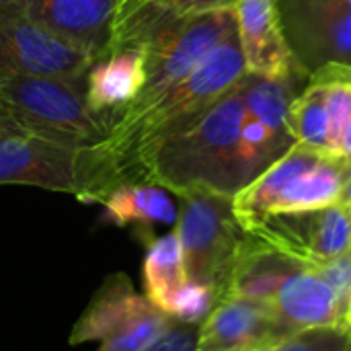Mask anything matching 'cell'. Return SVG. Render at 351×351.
I'll return each mask as SVG.
<instances>
[{
    "mask_svg": "<svg viewBox=\"0 0 351 351\" xmlns=\"http://www.w3.org/2000/svg\"><path fill=\"white\" fill-rule=\"evenodd\" d=\"M245 74L247 66L234 31L189 76L146 109L132 115H113L107 136L90 146L105 197L123 183L144 181V165L152 152L169 138L189 130Z\"/></svg>",
    "mask_w": 351,
    "mask_h": 351,
    "instance_id": "1",
    "label": "cell"
},
{
    "mask_svg": "<svg viewBox=\"0 0 351 351\" xmlns=\"http://www.w3.org/2000/svg\"><path fill=\"white\" fill-rule=\"evenodd\" d=\"M245 76L189 130L169 138L152 152L144 165V181H152L173 195L195 189L230 197L239 193L237 154L245 117Z\"/></svg>",
    "mask_w": 351,
    "mask_h": 351,
    "instance_id": "2",
    "label": "cell"
},
{
    "mask_svg": "<svg viewBox=\"0 0 351 351\" xmlns=\"http://www.w3.org/2000/svg\"><path fill=\"white\" fill-rule=\"evenodd\" d=\"M348 160L296 144L232 197L239 222L249 230L269 214L304 212L339 199Z\"/></svg>",
    "mask_w": 351,
    "mask_h": 351,
    "instance_id": "3",
    "label": "cell"
},
{
    "mask_svg": "<svg viewBox=\"0 0 351 351\" xmlns=\"http://www.w3.org/2000/svg\"><path fill=\"white\" fill-rule=\"evenodd\" d=\"M84 80L0 72V105L25 132L95 146L107 136V121L88 107Z\"/></svg>",
    "mask_w": 351,
    "mask_h": 351,
    "instance_id": "4",
    "label": "cell"
},
{
    "mask_svg": "<svg viewBox=\"0 0 351 351\" xmlns=\"http://www.w3.org/2000/svg\"><path fill=\"white\" fill-rule=\"evenodd\" d=\"M177 197L181 206L175 232L187 278L208 288L220 302L228 294L237 257L251 232L239 222L230 195L195 189Z\"/></svg>",
    "mask_w": 351,
    "mask_h": 351,
    "instance_id": "5",
    "label": "cell"
},
{
    "mask_svg": "<svg viewBox=\"0 0 351 351\" xmlns=\"http://www.w3.org/2000/svg\"><path fill=\"white\" fill-rule=\"evenodd\" d=\"M0 185H29L103 202V183L90 146H72L31 132L0 138Z\"/></svg>",
    "mask_w": 351,
    "mask_h": 351,
    "instance_id": "6",
    "label": "cell"
},
{
    "mask_svg": "<svg viewBox=\"0 0 351 351\" xmlns=\"http://www.w3.org/2000/svg\"><path fill=\"white\" fill-rule=\"evenodd\" d=\"M175 323L140 294L132 280L115 271L107 276L72 327L70 343H99L97 351H144Z\"/></svg>",
    "mask_w": 351,
    "mask_h": 351,
    "instance_id": "7",
    "label": "cell"
},
{
    "mask_svg": "<svg viewBox=\"0 0 351 351\" xmlns=\"http://www.w3.org/2000/svg\"><path fill=\"white\" fill-rule=\"evenodd\" d=\"M308 80L311 76L304 72L284 78H269L247 72L245 117L237 154L239 191L298 144L288 132L286 113L292 99L304 90Z\"/></svg>",
    "mask_w": 351,
    "mask_h": 351,
    "instance_id": "8",
    "label": "cell"
},
{
    "mask_svg": "<svg viewBox=\"0 0 351 351\" xmlns=\"http://www.w3.org/2000/svg\"><path fill=\"white\" fill-rule=\"evenodd\" d=\"M286 41L313 76L325 66H351V0H278Z\"/></svg>",
    "mask_w": 351,
    "mask_h": 351,
    "instance_id": "9",
    "label": "cell"
},
{
    "mask_svg": "<svg viewBox=\"0 0 351 351\" xmlns=\"http://www.w3.org/2000/svg\"><path fill=\"white\" fill-rule=\"evenodd\" d=\"M93 58L0 0V72L84 80Z\"/></svg>",
    "mask_w": 351,
    "mask_h": 351,
    "instance_id": "10",
    "label": "cell"
},
{
    "mask_svg": "<svg viewBox=\"0 0 351 351\" xmlns=\"http://www.w3.org/2000/svg\"><path fill=\"white\" fill-rule=\"evenodd\" d=\"M249 232L308 267H317L351 247V214L339 204L269 214L255 222Z\"/></svg>",
    "mask_w": 351,
    "mask_h": 351,
    "instance_id": "11",
    "label": "cell"
},
{
    "mask_svg": "<svg viewBox=\"0 0 351 351\" xmlns=\"http://www.w3.org/2000/svg\"><path fill=\"white\" fill-rule=\"evenodd\" d=\"M97 62L115 39L121 0H4Z\"/></svg>",
    "mask_w": 351,
    "mask_h": 351,
    "instance_id": "12",
    "label": "cell"
},
{
    "mask_svg": "<svg viewBox=\"0 0 351 351\" xmlns=\"http://www.w3.org/2000/svg\"><path fill=\"white\" fill-rule=\"evenodd\" d=\"M288 335L267 302L228 296L202 321L197 351H274Z\"/></svg>",
    "mask_w": 351,
    "mask_h": 351,
    "instance_id": "13",
    "label": "cell"
},
{
    "mask_svg": "<svg viewBox=\"0 0 351 351\" xmlns=\"http://www.w3.org/2000/svg\"><path fill=\"white\" fill-rule=\"evenodd\" d=\"M148 47L136 35L117 37L111 49L86 72V103L107 121L130 105L146 82Z\"/></svg>",
    "mask_w": 351,
    "mask_h": 351,
    "instance_id": "14",
    "label": "cell"
},
{
    "mask_svg": "<svg viewBox=\"0 0 351 351\" xmlns=\"http://www.w3.org/2000/svg\"><path fill=\"white\" fill-rule=\"evenodd\" d=\"M234 21L247 72L269 78L304 72L286 41L278 0H239Z\"/></svg>",
    "mask_w": 351,
    "mask_h": 351,
    "instance_id": "15",
    "label": "cell"
},
{
    "mask_svg": "<svg viewBox=\"0 0 351 351\" xmlns=\"http://www.w3.org/2000/svg\"><path fill=\"white\" fill-rule=\"evenodd\" d=\"M269 306L290 333L346 321V304L308 265L282 282Z\"/></svg>",
    "mask_w": 351,
    "mask_h": 351,
    "instance_id": "16",
    "label": "cell"
},
{
    "mask_svg": "<svg viewBox=\"0 0 351 351\" xmlns=\"http://www.w3.org/2000/svg\"><path fill=\"white\" fill-rule=\"evenodd\" d=\"M304 265L300 259L251 234L237 257L226 298L239 296L269 304L282 282Z\"/></svg>",
    "mask_w": 351,
    "mask_h": 351,
    "instance_id": "17",
    "label": "cell"
},
{
    "mask_svg": "<svg viewBox=\"0 0 351 351\" xmlns=\"http://www.w3.org/2000/svg\"><path fill=\"white\" fill-rule=\"evenodd\" d=\"M173 193L152 181H130L115 187L105 202V214L117 226H140L150 230L154 226H169L177 222V206Z\"/></svg>",
    "mask_w": 351,
    "mask_h": 351,
    "instance_id": "18",
    "label": "cell"
},
{
    "mask_svg": "<svg viewBox=\"0 0 351 351\" xmlns=\"http://www.w3.org/2000/svg\"><path fill=\"white\" fill-rule=\"evenodd\" d=\"M142 276H144V296L152 304H156L162 313H169L173 300L181 294V290L189 282L181 243L175 228L148 243L142 263Z\"/></svg>",
    "mask_w": 351,
    "mask_h": 351,
    "instance_id": "19",
    "label": "cell"
},
{
    "mask_svg": "<svg viewBox=\"0 0 351 351\" xmlns=\"http://www.w3.org/2000/svg\"><path fill=\"white\" fill-rule=\"evenodd\" d=\"M286 125L298 144L329 154L327 84L323 80L311 76L304 90L288 105Z\"/></svg>",
    "mask_w": 351,
    "mask_h": 351,
    "instance_id": "20",
    "label": "cell"
},
{
    "mask_svg": "<svg viewBox=\"0 0 351 351\" xmlns=\"http://www.w3.org/2000/svg\"><path fill=\"white\" fill-rule=\"evenodd\" d=\"M274 351H351V327L343 321L302 329L288 335Z\"/></svg>",
    "mask_w": 351,
    "mask_h": 351,
    "instance_id": "21",
    "label": "cell"
},
{
    "mask_svg": "<svg viewBox=\"0 0 351 351\" xmlns=\"http://www.w3.org/2000/svg\"><path fill=\"white\" fill-rule=\"evenodd\" d=\"M313 269L335 290V294L348 308V302L351 298V247L341 255H337Z\"/></svg>",
    "mask_w": 351,
    "mask_h": 351,
    "instance_id": "22",
    "label": "cell"
},
{
    "mask_svg": "<svg viewBox=\"0 0 351 351\" xmlns=\"http://www.w3.org/2000/svg\"><path fill=\"white\" fill-rule=\"evenodd\" d=\"M199 325L175 321L169 331L144 351H197Z\"/></svg>",
    "mask_w": 351,
    "mask_h": 351,
    "instance_id": "23",
    "label": "cell"
},
{
    "mask_svg": "<svg viewBox=\"0 0 351 351\" xmlns=\"http://www.w3.org/2000/svg\"><path fill=\"white\" fill-rule=\"evenodd\" d=\"M165 6L177 16L204 14L214 10H234L239 0H162Z\"/></svg>",
    "mask_w": 351,
    "mask_h": 351,
    "instance_id": "24",
    "label": "cell"
},
{
    "mask_svg": "<svg viewBox=\"0 0 351 351\" xmlns=\"http://www.w3.org/2000/svg\"><path fill=\"white\" fill-rule=\"evenodd\" d=\"M337 204H339L341 208H346L351 214V160H348V165H346L343 183H341V191H339Z\"/></svg>",
    "mask_w": 351,
    "mask_h": 351,
    "instance_id": "25",
    "label": "cell"
},
{
    "mask_svg": "<svg viewBox=\"0 0 351 351\" xmlns=\"http://www.w3.org/2000/svg\"><path fill=\"white\" fill-rule=\"evenodd\" d=\"M19 132H25L16 125V121L8 115V111L0 105V138H6L10 134H19Z\"/></svg>",
    "mask_w": 351,
    "mask_h": 351,
    "instance_id": "26",
    "label": "cell"
},
{
    "mask_svg": "<svg viewBox=\"0 0 351 351\" xmlns=\"http://www.w3.org/2000/svg\"><path fill=\"white\" fill-rule=\"evenodd\" d=\"M150 2H156V0H121L119 21H121V19H125V16H130L132 12H136L138 8H142V6L150 4ZM119 21H117V25H119Z\"/></svg>",
    "mask_w": 351,
    "mask_h": 351,
    "instance_id": "27",
    "label": "cell"
},
{
    "mask_svg": "<svg viewBox=\"0 0 351 351\" xmlns=\"http://www.w3.org/2000/svg\"><path fill=\"white\" fill-rule=\"evenodd\" d=\"M346 323L351 327V298L350 302H348V308H346Z\"/></svg>",
    "mask_w": 351,
    "mask_h": 351,
    "instance_id": "28",
    "label": "cell"
}]
</instances>
